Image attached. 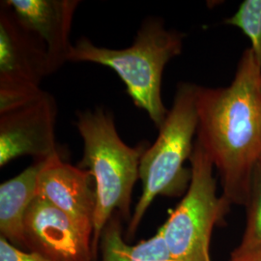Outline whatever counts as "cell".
Returning <instances> with one entry per match:
<instances>
[{
	"instance_id": "cell-1",
	"label": "cell",
	"mask_w": 261,
	"mask_h": 261,
	"mask_svg": "<svg viewBox=\"0 0 261 261\" xmlns=\"http://www.w3.org/2000/svg\"><path fill=\"white\" fill-rule=\"evenodd\" d=\"M197 139L217 168L224 197L247 205L261 164V67L251 48L243 53L230 85L198 86Z\"/></svg>"
},
{
	"instance_id": "cell-2",
	"label": "cell",
	"mask_w": 261,
	"mask_h": 261,
	"mask_svg": "<svg viewBox=\"0 0 261 261\" xmlns=\"http://www.w3.org/2000/svg\"><path fill=\"white\" fill-rule=\"evenodd\" d=\"M76 128L84 140V155L77 167L94 178L97 204L94 219L92 253L96 257L103 228L115 213L132 219L133 189L140 178V160L148 143L128 146L119 137L111 112L95 108L77 112Z\"/></svg>"
},
{
	"instance_id": "cell-3",
	"label": "cell",
	"mask_w": 261,
	"mask_h": 261,
	"mask_svg": "<svg viewBox=\"0 0 261 261\" xmlns=\"http://www.w3.org/2000/svg\"><path fill=\"white\" fill-rule=\"evenodd\" d=\"M183 48V35L165 28L164 20L148 18L142 24L132 46L121 49L95 46L81 38L71 49L68 61L90 62L111 68L126 85L127 93L160 129L168 116L162 100V76L168 62Z\"/></svg>"
},
{
	"instance_id": "cell-4",
	"label": "cell",
	"mask_w": 261,
	"mask_h": 261,
	"mask_svg": "<svg viewBox=\"0 0 261 261\" xmlns=\"http://www.w3.org/2000/svg\"><path fill=\"white\" fill-rule=\"evenodd\" d=\"M198 85L190 83L178 84L171 109L155 142L142 155L140 179L142 192L135 207L128 226L133 237L149 208L158 196H180L191 181V169L184 168L191 158L197 130L196 97Z\"/></svg>"
},
{
	"instance_id": "cell-5",
	"label": "cell",
	"mask_w": 261,
	"mask_h": 261,
	"mask_svg": "<svg viewBox=\"0 0 261 261\" xmlns=\"http://www.w3.org/2000/svg\"><path fill=\"white\" fill-rule=\"evenodd\" d=\"M190 161L192 176L186 195L159 229L175 260L211 261L212 231L229 203L217 195L214 166L197 140Z\"/></svg>"
},
{
	"instance_id": "cell-6",
	"label": "cell",
	"mask_w": 261,
	"mask_h": 261,
	"mask_svg": "<svg viewBox=\"0 0 261 261\" xmlns=\"http://www.w3.org/2000/svg\"><path fill=\"white\" fill-rule=\"evenodd\" d=\"M0 12V114L33 101L44 92L42 80L54 73L47 47L24 28L12 10Z\"/></svg>"
},
{
	"instance_id": "cell-7",
	"label": "cell",
	"mask_w": 261,
	"mask_h": 261,
	"mask_svg": "<svg viewBox=\"0 0 261 261\" xmlns=\"http://www.w3.org/2000/svg\"><path fill=\"white\" fill-rule=\"evenodd\" d=\"M57 105L43 92L33 101L0 114V167L22 156L46 161L61 156L56 140Z\"/></svg>"
},
{
	"instance_id": "cell-8",
	"label": "cell",
	"mask_w": 261,
	"mask_h": 261,
	"mask_svg": "<svg viewBox=\"0 0 261 261\" xmlns=\"http://www.w3.org/2000/svg\"><path fill=\"white\" fill-rule=\"evenodd\" d=\"M28 251L55 261H92V238L59 208L36 196L24 220Z\"/></svg>"
},
{
	"instance_id": "cell-9",
	"label": "cell",
	"mask_w": 261,
	"mask_h": 261,
	"mask_svg": "<svg viewBox=\"0 0 261 261\" xmlns=\"http://www.w3.org/2000/svg\"><path fill=\"white\" fill-rule=\"evenodd\" d=\"M36 196L59 208L93 237L97 194L88 170L66 163L61 156L47 159L38 173Z\"/></svg>"
},
{
	"instance_id": "cell-10",
	"label": "cell",
	"mask_w": 261,
	"mask_h": 261,
	"mask_svg": "<svg viewBox=\"0 0 261 261\" xmlns=\"http://www.w3.org/2000/svg\"><path fill=\"white\" fill-rule=\"evenodd\" d=\"M13 11L19 22L47 47L54 72L68 61L73 45L70 32L77 0H7L1 2Z\"/></svg>"
},
{
	"instance_id": "cell-11",
	"label": "cell",
	"mask_w": 261,
	"mask_h": 261,
	"mask_svg": "<svg viewBox=\"0 0 261 261\" xmlns=\"http://www.w3.org/2000/svg\"><path fill=\"white\" fill-rule=\"evenodd\" d=\"M43 162H35L16 177L0 185L1 237L22 251H28L24 220L29 206L36 197L38 173Z\"/></svg>"
},
{
	"instance_id": "cell-12",
	"label": "cell",
	"mask_w": 261,
	"mask_h": 261,
	"mask_svg": "<svg viewBox=\"0 0 261 261\" xmlns=\"http://www.w3.org/2000/svg\"><path fill=\"white\" fill-rule=\"evenodd\" d=\"M102 261H176L159 229L147 240L136 245L125 242L122 236L121 216H112L101 235Z\"/></svg>"
},
{
	"instance_id": "cell-13",
	"label": "cell",
	"mask_w": 261,
	"mask_h": 261,
	"mask_svg": "<svg viewBox=\"0 0 261 261\" xmlns=\"http://www.w3.org/2000/svg\"><path fill=\"white\" fill-rule=\"evenodd\" d=\"M247 206L248 218L245 233L234 254H245L261 249V164L255 169Z\"/></svg>"
},
{
	"instance_id": "cell-14",
	"label": "cell",
	"mask_w": 261,
	"mask_h": 261,
	"mask_svg": "<svg viewBox=\"0 0 261 261\" xmlns=\"http://www.w3.org/2000/svg\"><path fill=\"white\" fill-rule=\"evenodd\" d=\"M225 23L241 29L251 41L250 47L261 67V0H245Z\"/></svg>"
},
{
	"instance_id": "cell-15",
	"label": "cell",
	"mask_w": 261,
	"mask_h": 261,
	"mask_svg": "<svg viewBox=\"0 0 261 261\" xmlns=\"http://www.w3.org/2000/svg\"><path fill=\"white\" fill-rule=\"evenodd\" d=\"M0 261H55L36 252L22 251L8 242L5 238H0Z\"/></svg>"
},
{
	"instance_id": "cell-16",
	"label": "cell",
	"mask_w": 261,
	"mask_h": 261,
	"mask_svg": "<svg viewBox=\"0 0 261 261\" xmlns=\"http://www.w3.org/2000/svg\"><path fill=\"white\" fill-rule=\"evenodd\" d=\"M230 261H261V249L245 254L232 253Z\"/></svg>"
}]
</instances>
